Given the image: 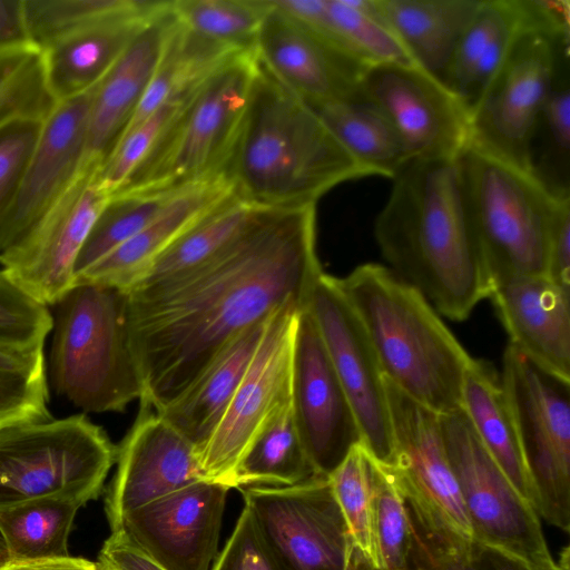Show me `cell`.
I'll return each instance as SVG.
<instances>
[{
  "mask_svg": "<svg viewBox=\"0 0 570 570\" xmlns=\"http://www.w3.org/2000/svg\"><path fill=\"white\" fill-rule=\"evenodd\" d=\"M315 205L262 207L208 261L129 294V330L141 405L160 412L239 334L279 307L305 306L322 274Z\"/></svg>",
  "mask_w": 570,
  "mask_h": 570,
  "instance_id": "6da1fadb",
  "label": "cell"
},
{
  "mask_svg": "<svg viewBox=\"0 0 570 570\" xmlns=\"http://www.w3.org/2000/svg\"><path fill=\"white\" fill-rule=\"evenodd\" d=\"M374 223L383 258L439 313L468 318L492 277L473 228L456 158L410 160Z\"/></svg>",
  "mask_w": 570,
  "mask_h": 570,
  "instance_id": "7a4b0ae2",
  "label": "cell"
},
{
  "mask_svg": "<svg viewBox=\"0 0 570 570\" xmlns=\"http://www.w3.org/2000/svg\"><path fill=\"white\" fill-rule=\"evenodd\" d=\"M228 174L237 196L275 208L316 205L336 185L372 176L258 59Z\"/></svg>",
  "mask_w": 570,
  "mask_h": 570,
  "instance_id": "3957f363",
  "label": "cell"
},
{
  "mask_svg": "<svg viewBox=\"0 0 570 570\" xmlns=\"http://www.w3.org/2000/svg\"><path fill=\"white\" fill-rule=\"evenodd\" d=\"M338 284L367 333L384 377L440 415L460 410L473 358L424 296L376 263L357 266Z\"/></svg>",
  "mask_w": 570,
  "mask_h": 570,
  "instance_id": "277c9868",
  "label": "cell"
},
{
  "mask_svg": "<svg viewBox=\"0 0 570 570\" xmlns=\"http://www.w3.org/2000/svg\"><path fill=\"white\" fill-rule=\"evenodd\" d=\"M50 380L85 412H124L144 385L132 351L128 289L77 283L55 304Z\"/></svg>",
  "mask_w": 570,
  "mask_h": 570,
  "instance_id": "5b68a950",
  "label": "cell"
},
{
  "mask_svg": "<svg viewBox=\"0 0 570 570\" xmlns=\"http://www.w3.org/2000/svg\"><path fill=\"white\" fill-rule=\"evenodd\" d=\"M256 70L255 50L246 51L194 88L153 151L116 193L180 190L228 174Z\"/></svg>",
  "mask_w": 570,
  "mask_h": 570,
  "instance_id": "8992f818",
  "label": "cell"
},
{
  "mask_svg": "<svg viewBox=\"0 0 570 570\" xmlns=\"http://www.w3.org/2000/svg\"><path fill=\"white\" fill-rule=\"evenodd\" d=\"M465 199L492 281L546 275L553 225L564 202L532 173L469 144L460 154Z\"/></svg>",
  "mask_w": 570,
  "mask_h": 570,
  "instance_id": "52a82bcc",
  "label": "cell"
},
{
  "mask_svg": "<svg viewBox=\"0 0 570 570\" xmlns=\"http://www.w3.org/2000/svg\"><path fill=\"white\" fill-rule=\"evenodd\" d=\"M116 454L83 414L0 426V508L46 497L85 505L101 493Z\"/></svg>",
  "mask_w": 570,
  "mask_h": 570,
  "instance_id": "ba28073f",
  "label": "cell"
},
{
  "mask_svg": "<svg viewBox=\"0 0 570 570\" xmlns=\"http://www.w3.org/2000/svg\"><path fill=\"white\" fill-rule=\"evenodd\" d=\"M567 62L569 35L543 29L523 33L470 110V144L532 173L538 125Z\"/></svg>",
  "mask_w": 570,
  "mask_h": 570,
  "instance_id": "9c48e42d",
  "label": "cell"
},
{
  "mask_svg": "<svg viewBox=\"0 0 570 570\" xmlns=\"http://www.w3.org/2000/svg\"><path fill=\"white\" fill-rule=\"evenodd\" d=\"M440 424L473 540L528 570L556 568L539 514L513 488L463 410L441 414Z\"/></svg>",
  "mask_w": 570,
  "mask_h": 570,
  "instance_id": "30bf717a",
  "label": "cell"
},
{
  "mask_svg": "<svg viewBox=\"0 0 570 570\" xmlns=\"http://www.w3.org/2000/svg\"><path fill=\"white\" fill-rule=\"evenodd\" d=\"M501 381L538 495V514L570 530V382L560 380L511 345Z\"/></svg>",
  "mask_w": 570,
  "mask_h": 570,
  "instance_id": "8fae6325",
  "label": "cell"
},
{
  "mask_svg": "<svg viewBox=\"0 0 570 570\" xmlns=\"http://www.w3.org/2000/svg\"><path fill=\"white\" fill-rule=\"evenodd\" d=\"M240 491L278 570H358L365 562L353 546L328 478Z\"/></svg>",
  "mask_w": 570,
  "mask_h": 570,
  "instance_id": "7c38bea8",
  "label": "cell"
},
{
  "mask_svg": "<svg viewBox=\"0 0 570 570\" xmlns=\"http://www.w3.org/2000/svg\"><path fill=\"white\" fill-rule=\"evenodd\" d=\"M303 307L288 303L269 316L239 386L197 454L204 480L232 489L236 466L255 436L291 401L293 343Z\"/></svg>",
  "mask_w": 570,
  "mask_h": 570,
  "instance_id": "4fadbf2b",
  "label": "cell"
},
{
  "mask_svg": "<svg viewBox=\"0 0 570 570\" xmlns=\"http://www.w3.org/2000/svg\"><path fill=\"white\" fill-rule=\"evenodd\" d=\"M306 307L353 409L362 444L376 461L394 466L385 377L367 333L341 289L338 278L322 273Z\"/></svg>",
  "mask_w": 570,
  "mask_h": 570,
  "instance_id": "5bb4252c",
  "label": "cell"
},
{
  "mask_svg": "<svg viewBox=\"0 0 570 570\" xmlns=\"http://www.w3.org/2000/svg\"><path fill=\"white\" fill-rule=\"evenodd\" d=\"M395 465L410 515L421 525L473 540L463 500L445 450L440 414L385 379Z\"/></svg>",
  "mask_w": 570,
  "mask_h": 570,
  "instance_id": "9a60e30c",
  "label": "cell"
},
{
  "mask_svg": "<svg viewBox=\"0 0 570 570\" xmlns=\"http://www.w3.org/2000/svg\"><path fill=\"white\" fill-rule=\"evenodd\" d=\"M90 160L30 234L0 254L1 271L41 304L55 305L75 281L78 255L111 193Z\"/></svg>",
  "mask_w": 570,
  "mask_h": 570,
  "instance_id": "2e32d148",
  "label": "cell"
},
{
  "mask_svg": "<svg viewBox=\"0 0 570 570\" xmlns=\"http://www.w3.org/2000/svg\"><path fill=\"white\" fill-rule=\"evenodd\" d=\"M360 87L390 119L410 160L456 158L469 146L470 109L419 65H371Z\"/></svg>",
  "mask_w": 570,
  "mask_h": 570,
  "instance_id": "e0dca14e",
  "label": "cell"
},
{
  "mask_svg": "<svg viewBox=\"0 0 570 570\" xmlns=\"http://www.w3.org/2000/svg\"><path fill=\"white\" fill-rule=\"evenodd\" d=\"M291 403L303 445L318 476L328 475L362 444L361 431L306 305L293 343Z\"/></svg>",
  "mask_w": 570,
  "mask_h": 570,
  "instance_id": "ac0fdd59",
  "label": "cell"
},
{
  "mask_svg": "<svg viewBox=\"0 0 570 570\" xmlns=\"http://www.w3.org/2000/svg\"><path fill=\"white\" fill-rule=\"evenodd\" d=\"M229 488L199 480L125 514L119 534L166 570H210Z\"/></svg>",
  "mask_w": 570,
  "mask_h": 570,
  "instance_id": "d6986e66",
  "label": "cell"
},
{
  "mask_svg": "<svg viewBox=\"0 0 570 570\" xmlns=\"http://www.w3.org/2000/svg\"><path fill=\"white\" fill-rule=\"evenodd\" d=\"M96 86L58 102L43 120L18 191L0 218V254L30 234L82 169Z\"/></svg>",
  "mask_w": 570,
  "mask_h": 570,
  "instance_id": "ffe728a7",
  "label": "cell"
},
{
  "mask_svg": "<svg viewBox=\"0 0 570 570\" xmlns=\"http://www.w3.org/2000/svg\"><path fill=\"white\" fill-rule=\"evenodd\" d=\"M567 0H481L442 76L471 110L523 33L569 32Z\"/></svg>",
  "mask_w": 570,
  "mask_h": 570,
  "instance_id": "44dd1931",
  "label": "cell"
},
{
  "mask_svg": "<svg viewBox=\"0 0 570 570\" xmlns=\"http://www.w3.org/2000/svg\"><path fill=\"white\" fill-rule=\"evenodd\" d=\"M116 463L105 505L110 530L128 512L204 480L195 446L150 406L141 404L117 448Z\"/></svg>",
  "mask_w": 570,
  "mask_h": 570,
  "instance_id": "7402d4cb",
  "label": "cell"
},
{
  "mask_svg": "<svg viewBox=\"0 0 570 570\" xmlns=\"http://www.w3.org/2000/svg\"><path fill=\"white\" fill-rule=\"evenodd\" d=\"M255 55L264 68L308 105L362 97L367 67L346 58L309 29L263 0Z\"/></svg>",
  "mask_w": 570,
  "mask_h": 570,
  "instance_id": "603a6c76",
  "label": "cell"
},
{
  "mask_svg": "<svg viewBox=\"0 0 570 570\" xmlns=\"http://www.w3.org/2000/svg\"><path fill=\"white\" fill-rule=\"evenodd\" d=\"M489 297L518 352L544 372L570 382V289L546 275L492 281Z\"/></svg>",
  "mask_w": 570,
  "mask_h": 570,
  "instance_id": "cb8c5ba5",
  "label": "cell"
},
{
  "mask_svg": "<svg viewBox=\"0 0 570 570\" xmlns=\"http://www.w3.org/2000/svg\"><path fill=\"white\" fill-rule=\"evenodd\" d=\"M177 22L171 1L136 36L96 86L87 130L86 159L100 166L135 114Z\"/></svg>",
  "mask_w": 570,
  "mask_h": 570,
  "instance_id": "d4e9b609",
  "label": "cell"
},
{
  "mask_svg": "<svg viewBox=\"0 0 570 570\" xmlns=\"http://www.w3.org/2000/svg\"><path fill=\"white\" fill-rule=\"evenodd\" d=\"M234 194L228 174L179 190L145 228L77 276L73 284L128 289L174 240Z\"/></svg>",
  "mask_w": 570,
  "mask_h": 570,
  "instance_id": "484cf974",
  "label": "cell"
},
{
  "mask_svg": "<svg viewBox=\"0 0 570 570\" xmlns=\"http://www.w3.org/2000/svg\"><path fill=\"white\" fill-rule=\"evenodd\" d=\"M168 1H141L114 17L40 51L49 89L57 102L79 96L102 80L136 36Z\"/></svg>",
  "mask_w": 570,
  "mask_h": 570,
  "instance_id": "4316f807",
  "label": "cell"
},
{
  "mask_svg": "<svg viewBox=\"0 0 570 570\" xmlns=\"http://www.w3.org/2000/svg\"><path fill=\"white\" fill-rule=\"evenodd\" d=\"M268 318L234 338L185 393L157 412L195 446L197 454L212 436L239 386Z\"/></svg>",
  "mask_w": 570,
  "mask_h": 570,
  "instance_id": "83f0119b",
  "label": "cell"
},
{
  "mask_svg": "<svg viewBox=\"0 0 570 570\" xmlns=\"http://www.w3.org/2000/svg\"><path fill=\"white\" fill-rule=\"evenodd\" d=\"M461 409L513 488L538 513L535 487L501 375L490 363L472 360L463 381Z\"/></svg>",
  "mask_w": 570,
  "mask_h": 570,
  "instance_id": "f1b7e54d",
  "label": "cell"
},
{
  "mask_svg": "<svg viewBox=\"0 0 570 570\" xmlns=\"http://www.w3.org/2000/svg\"><path fill=\"white\" fill-rule=\"evenodd\" d=\"M377 8L414 61L442 76L481 0H375Z\"/></svg>",
  "mask_w": 570,
  "mask_h": 570,
  "instance_id": "f546056e",
  "label": "cell"
},
{
  "mask_svg": "<svg viewBox=\"0 0 570 570\" xmlns=\"http://www.w3.org/2000/svg\"><path fill=\"white\" fill-rule=\"evenodd\" d=\"M309 106L372 176L392 179L410 161L390 119L367 99L360 97Z\"/></svg>",
  "mask_w": 570,
  "mask_h": 570,
  "instance_id": "4dcf8cb0",
  "label": "cell"
},
{
  "mask_svg": "<svg viewBox=\"0 0 570 570\" xmlns=\"http://www.w3.org/2000/svg\"><path fill=\"white\" fill-rule=\"evenodd\" d=\"M262 207L234 194L174 240L129 288L170 277L214 257L244 234Z\"/></svg>",
  "mask_w": 570,
  "mask_h": 570,
  "instance_id": "1f68e13d",
  "label": "cell"
},
{
  "mask_svg": "<svg viewBox=\"0 0 570 570\" xmlns=\"http://www.w3.org/2000/svg\"><path fill=\"white\" fill-rule=\"evenodd\" d=\"M315 474L297 426L291 401L255 436L236 466L232 488L292 487Z\"/></svg>",
  "mask_w": 570,
  "mask_h": 570,
  "instance_id": "d6a6232c",
  "label": "cell"
},
{
  "mask_svg": "<svg viewBox=\"0 0 570 570\" xmlns=\"http://www.w3.org/2000/svg\"><path fill=\"white\" fill-rule=\"evenodd\" d=\"M80 502L62 498L31 499L0 508V537L10 562L65 558Z\"/></svg>",
  "mask_w": 570,
  "mask_h": 570,
  "instance_id": "836d02e7",
  "label": "cell"
},
{
  "mask_svg": "<svg viewBox=\"0 0 570 570\" xmlns=\"http://www.w3.org/2000/svg\"><path fill=\"white\" fill-rule=\"evenodd\" d=\"M328 481L356 552L373 570H380L374 458L363 444L355 445L328 475Z\"/></svg>",
  "mask_w": 570,
  "mask_h": 570,
  "instance_id": "e575fe53",
  "label": "cell"
},
{
  "mask_svg": "<svg viewBox=\"0 0 570 570\" xmlns=\"http://www.w3.org/2000/svg\"><path fill=\"white\" fill-rule=\"evenodd\" d=\"M178 191L112 194L78 255L75 278L145 228Z\"/></svg>",
  "mask_w": 570,
  "mask_h": 570,
  "instance_id": "d590c367",
  "label": "cell"
},
{
  "mask_svg": "<svg viewBox=\"0 0 570 570\" xmlns=\"http://www.w3.org/2000/svg\"><path fill=\"white\" fill-rule=\"evenodd\" d=\"M334 30L364 66L417 65L383 19L375 0H326Z\"/></svg>",
  "mask_w": 570,
  "mask_h": 570,
  "instance_id": "8d00e7d4",
  "label": "cell"
},
{
  "mask_svg": "<svg viewBox=\"0 0 570 570\" xmlns=\"http://www.w3.org/2000/svg\"><path fill=\"white\" fill-rule=\"evenodd\" d=\"M57 104L38 49L0 51V128L22 119L43 121Z\"/></svg>",
  "mask_w": 570,
  "mask_h": 570,
  "instance_id": "74e56055",
  "label": "cell"
},
{
  "mask_svg": "<svg viewBox=\"0 0 570 570\" xmlns=\"http://www.w3.org/2000/svg\"><path fill=\"white\" fill-rule=\"evenodd\" d=\"M539 151L532 155V174L556 197L570 198V81L569 62L556 79L537 134Z\"/></svg>",
  "mask_w": 570,
  "mask_h": 570,
  "instance_id": "f35d334b",
  "label": "cell"
},
{
  "mask_svg": "<svg viewBox=\"0 0 570 570\" xmlns=\"http://www.w3.org/2000/svg\"><path fill=\"white\" fill-rule=\"evenodd\" d=\"M178 22L193 33L242 50H255L263 0H174Z\"/></svg>",
  "mask_w": 570,
  "mask_h": 570,
  "instance_id": "ab89813d",
  "label": "cell"
},
{
  "mask_svg": "<svg viewBox=\"0 0 570 570\" xmlns=\"http://www.w3.org/2000/svg\"><path fill=\"white\" fill-rule=\"evenodd\" d=\"M43 347L0 346V426L50 419Z\"/></svg>",
  "mask_w": 570,
  "mask_h": 570,
  "instance_id": "60d3db41",
  "label": "cell"
},
{
  "mask_svg": "<svg viewBox=\"0 0 570 570\" xmlns=\"http://www.w3.org/2000/svg\"><path fill=\"white\" fill-rule=\"evenodd\" d=\"M140 0H23L30 45L42 51L102 21L136 9Z\"/></svg>",
  "mask_w": 570,
  "mask_h": 570,
  "instance_id": "b9f144b4",
  "label": "cell"
},
{
  "mask_svg": "<svg viewBox=\"0 0 570 570\" xmlns=\"http://www.w3.org/2000/svg\"><path fill=\"white\" fill-rule=\"evenodd\" d=\"M375 533L380 570H412V527L393 466L374 459Z\"/></svg>",
  "mask_w": 570,
  "mask_h": 570,
  "instance_id": "7bdbcfd3",
  "label": "cell"
},
{
  "mask_svg": "<svg viewBox=\"0 0 570 570\" xmlns=\"http://www.w3.org/2000/svg\"><path fill=\"white\" fill-rule=\"evenodd\" d=\"M410 513V512H409ZM411 519L412 563L424 570H528L474 540L425 528Z\"/></svg>",
  "mask_w": 570,
  "mask_h": 570,
  "instance_id": "ee69618b",
  "label": "cell"
},
{
  "mask_svg": "<svg viewBox=\"0 0 570 570\" xmlns=\"http://www.w3.org/2000/svg\"><path fill=\"white\" fill-rule=\"evenodd\" d=\"M189 92L166 101L120 138L112 153L99 168V179L111 195L127 183L153 151L183 107Z\"/></svg>",
  "mask_w": 570,
  "mask_h": 570,
  "instance_id": "f6af8a7d",
  "label": "cell"
},
{
  "mask_svg": "<svg viewBox=\"0 0 570 570\" xmlns=\"http://www.w3.org/2000/svg\"><path fill=\"white\" fill-rule=\"evenodd\" d=\"M52 327L48 306L32 298L0 269V346L43 347Z\"/></svg>",
  "mask_w": 570,
  "mask_h": 570,
  "instance_id": "bcb514c9",
  "label": "cell"
},
{
  "mask_svg": "<svg viewBox=\"0 0 570 570\" xmlns=\"http://www.w3.org/2000/svg\"><path fill=\"white\" fill-rule=\"evenodd\" d=\"M42 122L22 119L0 128V218L18 191Z\"/></svg>",
  "mask_w": 570,
  "mask_h": 570,
  "instance_id": "7dc6e473",
  "label": "cell"
},
{
  "mask_svg": "<svg viewBox=\"0 0 570 570\" xmlns=\"http://www.w3.org/2000/svg\"><path fill=\"white\" fill-rule=\"evenodd\" d=\"M210 570H278L246 505Z\"/></svg>",
  "mask_w": 570,
  "mask_h": 570,
  "instance_id": "c3c4849f",
  "label": "cell"
},
{
  "mask_svg": "<svg viewBox=\"0 0 570 570\" xmlns=\"http://www.w3.org/2000/svg\"><path fill=\"white\" fill-rule=\"evenodd\" d=\"M546 276L570 289V200L563 203L552 228Z\"/></svg>",
  "mask_w": 570,
  "mask_h": 570,
  "instance_id": "681fc988",
  "label": "cell"
},
{
  "mask_svg": "<svg viewBox=\"0 0 570 570\" xmlns=\"http://www.w3.org/2000/svg\"><path fill=\"white\" fill-rule=\"evenodd\" d=\"M99 562L106 563L115 570H166L116 533H111L105 541L99 554Z\"/></svg>",
  "mask_w": 570,
  "mask_h": 570,
  "instance_id": "f907efd6",
  "label": "cell"
},
{
  "mask_svg": "<svg viewBox=\"0 0 570 570\" xmlns=\"http://www.w3.org/2000/svg\"><path fill=\"white\" fill-rule=\"evenodd\" d=\"M28 46L23 0H0V51Z\"/></svg>",
  "mask_w": 570,
  "mask_h": 570,
  "instance_id": "816d5d0a",
  "label": "cell"
},
{
  "mask_svg": "<svg viewBox=\"0 0 570 570\" xmlns=\"http://www.w3.org/2000/svg\"><path fill=\"white\" fill-rule=\"evenodd\" d=\"M2 570H99L98 562L79 557L12 561Z\"/></svg>",
  "mask_w": 570,
  "mask_h": 570,
  "instance_id": "f5cc1de1",
  "label": "cell"
},
{
  "mask_svg": "<svg viewBox=\"0 0 570 570\" xmlns=\"http://www.w3.org/2000/svg\"><path fill=\"white\" fill-rule=\"evenodd\" d=\"M557 567L547 570H570L569 566V546H566L560 554V559L557 561Z\"/></svg>",
  "mask_w": 570,
  "mask_h": 570,
  "instance_id": "db71d44e",
  "label": "cell"
},
{
  "mask_svg": "<svg viewBox=\"0 0 570 570\" xmlns=\"http://www.w3.org/2000/svg\"><path fill=\"white\" fill-rule=\"evenodd\" d=\"M8 563H10L9 553L2 538L0 537V570H2Z\"/></svg>",
  "mask_w": 570,
  "mask_h": 570,
  "instance_id": "11a10c76",
  "label": "cell"
},
{
  "mask_svg": "<svg viewBox=\"0 0 570 570\" xmlns=\"http://www.w3.org/2000/svg\"><path fill=\"white\" fill-rule=\"evenodd\" d=\"M99 570H115L114 568L109 567L106 563L98 562Z\"/></svg>",
  "mask_w": 570,
  "mask_h": 570,
  "instance_id": "9f6ffc18",
  "label": "cell"
},
{
  "mask_svg": "<svg viewBox=\"0 0 570 570\" xmlns=\"http://www.w3.org/2000/svg\"><path fill=\"white\" fill-rule=\"evenodd\" d=\"M412 570H424V569L421 568L420 566L412 563Z\"/></svg>",
  "mask_w": 570,
  "mask_h": 570,
  "instance_id": "6f0895ef",
  "label": "cell"
},
{
  "mask_svg": "<svg viewBox=\"0 0 570 570\" xmlns=\"http://www.w3.org/2000/svg\"><path fill=\"white\" fill-rule=\"evenodd\" d=\"M362 570H373V569H371V568H363Z\"/></svg>",
  "mask_w": 570,
  "mask_h": 570,
  "instance_id": "680465c9",
  "label": "cell"
}]
</instances>
